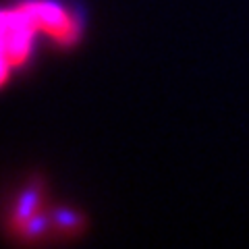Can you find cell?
I'll return each instance as SVG.
<instances>
[{"instance_id":"cell-2","label":"cell","mask_w":249,"mask_h":249,"mask_svg":"<svg viewBox=\"0 0 249 249\" xmlns=\"http://www.w3.org/2000/svg\"><path fill=\"white\" fill-rule=\"evenodd\" d=\"M21 6L34 21L37 34L52 37L60 46H73L81 37V23L56 0H25Z\"/></svg>"},{"instance_id":"cell-3","label":"cell","mask_w":249,"mask_h":249,"mask_svg":"<svg viewBox=\"0 0 249 249\" xmlns=\"http://www.w3.org/2000/svg\"><path fill=\"white\" fill-rule=\"evenodd\" d=\"M11 75H13V69L11 67H6V65H2V62H0V88H2V85L6 83L11 79Z\"/></svg>"},{"instance_id":"cell-1","label":"cell","mask_w":249,"mask_h":249,"mask_svg":"<svg viewBox=\"0 0 249 249\" xmlns=\"http://www.w3.org/2000/svg\"><path fill=\"white\" fill-rule=\"evenodd\" d=\"M37 29L21 4L0 11V62L15 69L23 67L34 52Z\"/></svg>"}]
</instances>
